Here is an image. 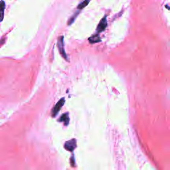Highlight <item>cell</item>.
<instances>
[{
    "label": "cell",
    "mask_w": 170,
    "mask_h": 170,
    "mask_svg": "<svg viewBox=\"0 0 170 170\" xmlns=\"http://www.w3.org/2000/svg\"><path fill=\"white\" fill-rule=\"evenodd\" d=\"M65 98H61L60 101L56 103V104L55 105V106L54 108H53L52 110V112H51V116H53V117H55V116H56V114H58V112L60 111V110L62 108V106L64 105L65 104Z\"/></svg>",
    "instance_id": "6da1fadb"
},
{
    "label": "cell",
    "mask_w": 170,
    "mask_h": 170,
    "mask_svg": "<svg viewBox=\"0 0 170 170\" xmlns=\"http://www.w3.org/2000/svg\"><path fill=\"white\" fill-rule=\"evenodd\" d=\"M58 47L59 52L61 53V55L63 56V57H64L65 59H67V56L65 51L64 49V42H63V37L61 36L58 39Z\"/></svg>",
    "instance_id": "7a4b0ae2"
},
{
    "label": "cell",
    "mask_w": 170,
    "mask_h": 170,
    "mask_svg": "<svg viewBox=\"0 0 170 170\" xmlns=\"http://www.w3.org/2000/svg\"><path fill=\"white\" fill-rule=\"evenodd\" d=\"M76 147V140L75 139H72L71 140L66 142L65 144V148L66 150L72 152Z\"/></svg>",
    "instance_id": "3957f363"
},
{
    "label": "cell",
    "mask_w": 170,
    "mask_h": 170,
    "mask_svg": "<svg viewBox=\"0 0 170 170\" xmlns=\"http://www.w3.org/2000/svg\"><path fill=\"white\" fill-rule=\"evenodd\" d=\"M106 26H107V20H106V17L105 16L101 19V21H100L96 31H97L98 33L102 32L106 29Z\"/></svg>",
    "instance_id": "277c9868"
},
{
    "label": "cell",
    "mask_w": 170,
    "mask_h": 170,
    "mask_svg": "<svg viewBox=\"0 0 170 170\" xmlns=\"http://www.w3.org/2000/svg\"><path fill=\"white\" fill-rule=\"evenodd\" d=\"M59 122H63L64 123L65 126H67L69 122V113H65V114H63L61 118L59 119Z\"/></svg>",
    "instance_id": "5b68a950"
},
{
    "label": "cell",
    "mask_w": 170,
    "mask_h": 170,
    "mask_svg": "<svg viewBox=\"0 0 170 170\" xmlns=\"http://www.w3.org/2000/svg\"><path fill=\"white\" fill-rule=\"evenodd\" d=\"M89 41L91 43H95L101 41V38L98 35H94L89 38Z\"/></svg>",
    "instance_id": "8992f818"
},
{
    "label": "cell",
    "mask_w": 170,
    "mask_h": 170,
    "mask_svg": "<svg viewBox=\"0 0 170 170\" xmlns=\"http://www.w3.org/2000/svg\"><path fill=\"white\" fill-rule=\"evenodd\" d=\"M90 1H91V0H84V1H83L82 3H80V4L78 5L77 8H78L79 9H83V8H85V7H86V5H88V4L89 3Z\"/></svg>",
    "instance_id": "52a82bcc"
},
{
    "label": "cell",
    "mask_w": 170,
    "mask_h": 170,
    "mask_svg": "<svg viewBox=\"0 0 170 170\" xmlns=\"http://www.w3.org/2000/svg\"><path fill=\"white\" fill-rule=\"evenodd\" d=\"M1 8H2V18H1V21H2L3 19V15H4V9L5 8V3L3 1L1 2Z\"/></svg>",
    "instance_id": "ba28073f"
},
{
    "label": "cell",
    "mask_w": 170,
    "mask_h": 170,
    "mask_svg": "<svg viewBox=\"0 0 170 170\" xmlns=\"http://www.w3.org/2000/svg\"><path fill=\"white\" fill-rule=\"evenodd\" d=\"M78 15V13H76L75 15H73V16L72 17V18H71V19H70L69 21V25H71V23H72L73 21H75V18H76V15Z\"/></svg>",
    "instance_id": "9c48e42d"
}]
</instances>
